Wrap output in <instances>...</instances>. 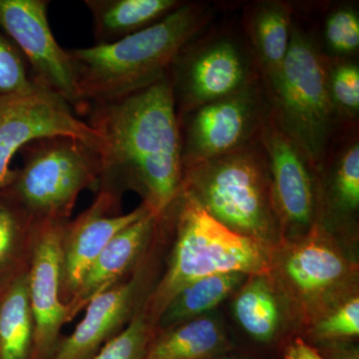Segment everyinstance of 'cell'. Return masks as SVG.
<instances>
[{
  "mask_svg": "<svg viewBox=\"0 0 359 359\" xmlns=\"http://www.w3.org/2000/svg\"><path fill=\"white\" fill-rule=\"evenodd\" d=\"M48 0H0V27L20 49L40 89L60 97L78 115L89 108L78 89L69 51L56 41Z\"/></svg>",
  "mask_w": 359,
  "mask_h": 359,
  "instance_id": "30bf717a",
  "label": "cell"
},
{
  "mask_svg": "<svg viewBox=\"0 0 359 359\" xmlns=\"http://www.w3.org/2000/svg\"><path fill=\"white\" fill-rule=\"evenodd\" d=\"M325 44L332 55L346 59L358 53L359 16L353 7L335 9L327 16L323 32Z\"/></svg>",
  "mask_w": 359,
  "mask_h": 359,
  "instance_id": "f1b7e54d",
  "label": "cell"
},
{
  "mask_svg": "<svg viewBox=\"0 0 359 359\" xmlns=\"http://www.w3.org/2000/svg\"><path fill=\"white\" fill-rule=\"evenodd\" d=\"M122 200L97 191L95 200L76 218L66 224L63 233L61 301L68 302L76 294L85 273L113 238L147 215L145 205L128 214H120Z\"/></svg>",
  "mask_w": 359,
  "mask_h": 359,
  "instance_id": "9a60e30c",
  "label": "cell"
},
{
  "mask_svg": "<svg viewBox=\"0 0 359 359\" xmlns=\"http://www.w3.org/2000/svg\"><path fill=\"white\" fill-rule=\"evenodd\" d=\"M159 218L148 212L108 243L85 273L76 294L66 302L68 323L81 313L94 297L133 273L154 240Z\"/></svg>",
  "mask_w": 359,
  "mask_h": 359,
  "instance_id": "2e32d148",
  "label": "cell"
},
{
  "mask_svg": "<svg viewBox=\"0 0 359 359\" xmlns=\"http://www.w3.org/2000/svg\"><path fill=\"white\" fill-rule=\"evenodd\" d=\"M211 18L209 6L183 2L164 20L126 39L68 50L82 100L90 108L159 81Z\"/></svg>",
  "mask_w": 359,
  "mask_h": 359,
  "instance_id": "7a4b0ae2",
  "label": "cell"
},
{
  "mask_svg": "<svg viewBox=\"0 0 359 359\" xmlns=\"http://www.w3.org/2000/svg\"><path fill=\"white\" fill-rule=\"evenodd\" d=\"M155 240V238H154ZM133 273L94 297L72 334L61 337L49 359H93L128 325L154 290V242Z\"/></svg>",
  "mask_w": 359,
  "mask_h": 359,
  "instance_id": "7c38bea8",
  "label": "cell"
},
{
  "mask_svg": "<svg viewBox=\"0 0 359 359\" xmlns=\"http://www.w3.org/2000/svg\"><path fill=\"white\" fill-rule=\"evenodd\" d=\"M245 20L252 56L269 84L278 76L289 50L294 25L292 7L278 0L259 1Z\"/></svg>",
  "mask_w": 359,
  "mask_h": 359,
  "instance_id": "e0dca14e",
  "label": "cell"
},
{
  "mask_svg": "<svg viewBox=\"0 0 359 359\" xmlns=\"http://www.w3.org/2000/svg\"><path fill=\"white\" fill-rule=\"evenodd\" d=\"M271 175V193L283 241L308 235L318 224L320 184L316 168L269 114L259 134Z\"/></svg>",
  "mask_w": 359,
  "mask_h": 359,
  "instance_id": "8fae6325",
  "label": "cell"
},
{
  "mask_svg": "<svg viewBox=\"0 0 359 359\" xmlns=\"http://www.w3.org/2000/svg\"><path fill=\"white\" fill-rule=\"evenodd\" d=\"M33 337L27 273L0 295V359H30Z\"/></svg>",
  "mask_w": 359,
  "mask_h": 359,
  "instance_id": "603a6c76",
  "label": "cell"
},
{
  "mask_svg": "<svg viewBox=\"0 0 359 359\" xmlns=\"http://www.w3.org/2000/svg\"><path fill=\"white\" fill-rule=\"evenodd\" d=\"M309 344L325 359H359L358 346L353 340H330Z\"/></svg>",
  "mask_w": 359,
  "mask_h": 359,
  "instance_id": "f546056e",
  "label": "cell"
},
{
  "mask_svg": "<svg viewBox=\"0 0 359 359\" xmlns=\"http://www.w3.org/2000/svg\"><path fill=\"white\" fill-rule=\"evenodd\" d=\"M290 316L313 325L358 295V269L323 224L304 237L285 240L273 250L269 275Z\"/></svg>",
  "mask_w": 359,
  "mask_h": 359,
  "instance_id": "8992f818",
  "label": "cell"
},
{
  "mask_svg": "<svg viewBox=\"0 0 359 359\" xmlns=\"http://www.w3.org/2000/svg\"><path fill=\"white\" fill-rule=\"evenodd\" d=\"M155 334V325L142 306L128 325L106 344L93 359H145Z\"/></svg>",
  "mask_w": 359,
  "mask_h": 359,
  "instance_id": "484cf974",
  "label": "cell"
},
{
  "mask_svg": "<svg viewBox=\"0 0 359 359\" xmlns=\"http://www.w3.org/2000/svg\"><path fill=\"white\" fill-rule=\"evenodd\" d=\"M242 273H224L205 276L187 285L175 295L156 323V332L211 313L226 297L237 292L248 278Z\"/></svg>",
  "mask_w": 359,
  "mask_h": 359,
  "instance_id": "7402d4cb",
  "label": "cell"
},
{
  "mask_svg": "<svg viewBox=\"0 0 359 359\" xmlns=\"http://www.w3.org/2000/svg\"><path fill=\"white\" fill-rule=\"evenodd\" d=\"M237 292L233 311L241 327L259 344L275 341L290 314L269 275L248 276Z\"/></svg>",
  "mask_w": 359,
  "mask_h": 359,
  "instance_id": "d6986e66",
  "label": "cell"
},
{
  "mask_svg": "<svg viewBox=\"0 0 359 359\" xmlns=\"http://www.w3.org/2000/svg\"><path fill=\"white\" fill-rule=\"evenodd\" d=\"M252 59L230 35L189 42L168 72L178 118L259 81Z\"/></svg>",
  "mask_w": 359,
  "mask_h": 359,
  "instance_id": "ba28073f",
  "label": "cell"
},
{
  "mask_svg": "<svg viewBox=\"0 0 359 359\" xmlns=\"http://www.w3.org/2000/svg\"><path fill=\"white\" fill-rule=\"evenodd\" d=\"M87 115L101 138L96 192L122 200L132 191L161 216L183 186L179 120L169 76L130 95L92 104Z\"/></svg>",
  "mask_w": 359,
  "mask_h": 359,
  "instance_id": "6da1fadb",
  "label": "cell"
},
{
  "mask_svg": "<svg viewBox=\"0 0 359 359\" xmlns=\"http://www.w3.org/2000/svg\"><path fill=\"white\" fill-rule=\"evenodd\" d=\"M216 359H236V358H228V356L224 355V356H222V358H216Z\"/></svg>",
  "mask_w": 359,
  "mask_h": 359,
  "instance_id": "1f68e13d",
  "label": "cell"
},
{
  "mask_svg": "<svg viewBox=\"0 0 359 359\" xmlns=\"http://www.w3.org/2000/svg\"><path fill=\"white\" fill-rule=\"evenodd\" d=\"M269 114L259 81L178 118L183 169L257 140Z\"/></svg>",
  "mask_w": 359,
  "mask_h": 359,
  "instance_id": "9c48e42d",
  "label": "cell"
},
{
  "mask_svg": "<svg viewBox=\"0 0 359 359\" xmlns=\"http://www.w3.org/2000/svg\"><path fill=\"white\" fill-rule=\"evenodd\" d=\"M311 344L353 340L359 335V297H351L309 327Z\"/></svg>",
  "mask_w": 359,
  "mask_h": 359,
  "instance_id": "4316f807",
  "label": "cell"
},
{
  "mask_svg": "<svg viewBox=\"0 0 359 359\" xmlns=\"http://www.w3.org/2000/svg\"><path fill=\"white\" fill-rule=\"evenodd\" d=\"M182 188L212 218L235 233L271 249L283 242L268 160L259 139L184 170Z\"/></svg>",
  "mask_w": 359,
  "mask_h": 359,
  "instance_id": "277c9868",
  "label": "cell"
},
{
  "mask_svg": "<svg viewBox=\"0 0 359 359\" xmlns=\"http://www.w3.org/2000/svg\"><path fill=\"white\" fill-rule=\"evenodd\" d=\"M54 135L74 137L97 149L101 144L99 134L60 97L39 91L0 99V189L13 178L11 163L20 149L28 142Z\"/></svg>",
  "mask_w": 359,
  "mask_h": 359,
  "instance_id": "4fadbf2b",
  "label": "cell"
},
{
  "mask_svg": "<svg viewBox=\"0 0 359 359\" xmlns=\"http://www.w3.org/2000/svg\"><path fill=\"white\" fill-rule=\"evenodd\" d=\"M34 222L6 189H0V295L32 264Z\"/></svg>",
  "mask_w": 359,
  "mask_h": 359,
  "instance_id": "44dd1931",
  "label": "cell"
},
{
  "mask_svg": "<svg viewBox=\"0 0 359 359\" xmlns=\"http://www.w3.org/2000/svg\"><path fill=\"white\" fill-rule=\"evenodd\" d=\"M327 86L337 115L356 118L359 112V67L353 61L327 65Z\"/></svg>",
  "mask_w": 359,
  "mask_h": 359,
  "instance_id": "83f0119b",
  "label": "cell"
},
{
  "mask_svg": "<svg viewBox=\"0 0 359 359\" xmlns=\"http://www.w3.org/2000/svg\"><path fill=\"white\" fill-rule=\"evenodd\" d=\"M40 89L27 62L13 40L0 27V99L30 95Z\"/></svg>",
  "mask_w": 359,
  "mask_h": 359,
  "instance_id": "d4e9b609",
  "label": "cell"
},
{
  "mask_svg": "<svg viewBox=\"0 0 359 359\" xmlns=\"http://www.w3.org/2000/svg\"><path fill=\"white\" fill-rule=\"evenodd\" d=\"M22 166L4 188L33 222L70 221L80 193L96 191L98 149L65 135L40 137L20 149Z\"/></svg>",
  "mask_w": 359,
  "mask_h": 359,
  "instance_id": "52a82bcc",
  "label": "cell"
},
{
  "mask_svg": "<svg viewBox=\"0 0 359 359\" xmlns=\"http://www.w3.org/2000/svg\"><path fill=\"white\" fill-rule=\"evenodd\" d=\"M163 214L173 233V248L166 269L143 306L155 327L175 295L196 280L224 273H271L273 249L224 226L185 189Z\"/></svg>",
  "mask_w": 359,
  "mask_h": 359,
  "instance_id": "3957f363",
  "label": "cell"
},
{
  "mask_svg": "<svg viewBox=\"0 0 359 359\" xmlns=\"http://www.w3.org/2000/svg\"><path fill=\"white\" fill-rule=\"evenodd\" d=\"M231 349V340L221 321L205 314L156 332L145 359H216Z\"/></svg>",
  "mask_w": 359,
  "mask_h": 359,
  "instance_id": "ffe728a7",
  "label": "cell"
},
{
  "mask_svg": "<svg viewBox=\"0 0 359 359\" xmlns=\"http://www.w3.org/2000/svg\"><path fill=\"white\" fill-rule=\"evenodd\" d=\"M96 44L119 41L164 20L182 6L179 0H85Z\"/></svg>",
  "mask_w": 359,
  "mask_h": 359,
  "instance_id": "ac0fdd59",
  "label": "cell"
},
{
  "mask_svg": "<svg viewBox=\"0 0 359 359\" xmlns=\"http://www.w3.org/2000/svg\"><path fill=\"white\" fill-rule=\"evenodd\" d=\"M283 359H325L313 346L302 337H295L285 344L283 351Z\"/></svg>",
  "mask_w": 359,
  "mask_h": 359,
  "instance_id": "4dcf8cb0",
  "label": "cell"
},
{
  "mask_svg": "<svg viewBox=\"0 0 359 359\" xmlns=\"http://www.w3.org/2000/svg\"><path fill=\"white\" fill-rule=\"evenodd\" d=\"M327 65L314 40L294 23L280 73L266 84L271 121L314 168L327 154L337 115L328 91Z\"/></svg>",
  "mask_w": 359,
  "mask_h": 359,
  "instance_id": "5b68a950",
  "label": "cell"
},
{
  "mask_svg": "<svg viewBox=\"0 0 359 359\" xmlns=\"http://www.w3.org/2000/svg\"><path fill=\"white\" fill-rule=\"evenodd\" d=\"M69 221L34 223L32 264L28 290L34 320V337L30 359H49L68 323L66 304L61 301L63 233Z\"/></svg>",
  "mask_w": 359,
  "mask_h": 359,
  "instance_id": "5bb4252c",
  "label": "cell"
},
{
  "mask_svg": "<svg viewBox=\"0 0 359 359\" xmlns=\"http://www.w3.org/2000/svg\"><path fill=\"white\" fill-rule=\"evenodd\" d=\"M359 209V143L353 140L340 151L327 176L325 196H320V214L337 223H348Z\"/></svg>",
  "mask_w": 359,
  "mask_h": 359,
  "instance_id": "cb8c5ba5",
  "label": "cell"
}]
</instances>
